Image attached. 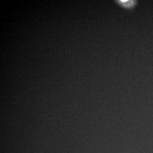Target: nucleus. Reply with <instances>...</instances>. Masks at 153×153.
Instances as JSON below:
<instances>
[{
    "instance_id": "nucleus-1",
    "label": "nucleus",
    "mask_w": 153,
    "mask_h": 153,
    "mask_svg": "<svg viewBox=\"0 0 153 153\" xmlns=\"http://www.w3.org/2000/svg\"><path fill=\"white\" fill-rule=\"evenodd\" d=\"M118 2L122 5L128 8L131 7L135 3L134 1H118Z\"/></svg>"
}]
</instances>
